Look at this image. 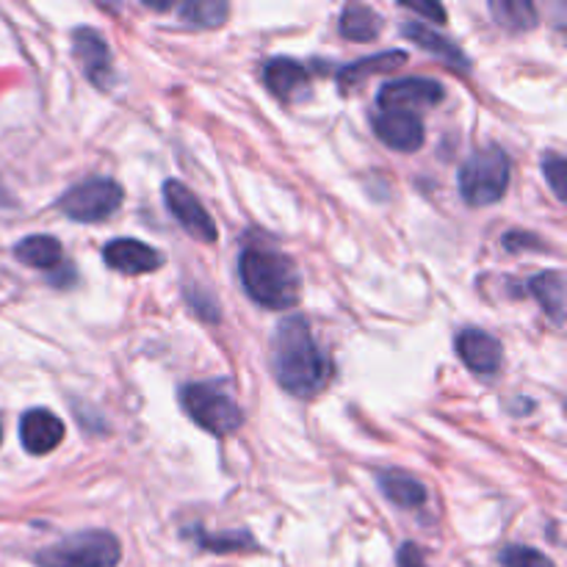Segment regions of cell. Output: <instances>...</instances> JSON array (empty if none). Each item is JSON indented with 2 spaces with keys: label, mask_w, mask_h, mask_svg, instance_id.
<instances>
[{
  "label": "cell",
  "mask_w": 567,
  "mask_h": 567,
  "mask_svg": "<svg viewBox=\"0 0 567 567\" xmlns=\"http://www.w3.org/2000/svg\"><path fill=\"white\" fill-rule=\"evenodd\" d=\"M164 199L169 214L181 221V227L188 233V236L197 238V241L203 244H216L219 230H216L214 219H210V214L205 210V205L199 203L197 194H194L192 188L183 186L181 181H166Z\"/></svg>",
  "instance_id": "cell-7"
},
{
  "label": "cell",
  "mask_w": 567,
  "mask_h": 567,
  "mask_svg": "<svg viewBox=\"0 0 567 567\" xmlns=\"http://www.w3.org/2000/svg\"><path fill=\"white\" fill-rule=\"evenodd\" d=\"M20 441L28 454H50L64 441V424L50 410H28L20 419Z\"/></svg>",
  "instance_id": "cell-13"
},
{
  "label": "cell",
  "mask_w": 567,
  "mask_h": 567,
  "mask_svg": "<svg viewBox=\"0 0 567 567\" xmlns=\"http://www.w3.org/2000/svg\"><path fill=\"white\" fill-rule=\"evenodd\" d=\"M125 192L111 177H89L59 197V210L81 225H97L120 210Z\"/></svg>",
  "instance_id": "cell-6"
},
{
  "label": "cell",
  "mask_w": 567,
  "mask_h": 567,
  "mask_svg": "<svg viewBox=\"0 0 567 567\" xmlns=\"http://www.w3.org/2000/svg\"><path fill=\"white\" fill-rule=\"evenodd\" d=\"M0 437H3V430H0Z\"/></svg>",
  "instance_id": "cell-29"
},
{
  "label": "cell",
  "mask_w": 567,
  "mask_h": 567,
  "mask_svg": "<svg viewBox=\"0 0 567 567\" xmlns=\"http://www.w3.org/2000/svg\"><path fill=\"white\" fill-rule=\"evenodd\" d=\"M404 61H408V53H404V50H385V53H377V55H369V59H360V61H354V64L343 66V70L338 72V86H341V92H352V89H358L360 83L365 81V78L380 75V72L399 70Z\"/></svg>",
  "instance_id": "cell-15"
},
{
  "label": "cell",
  "mask_w": 567,
  "mask_h": 567,
  "mask_svg": "<svg viewBox=\"0 0 567 567\" xmlns=\"http://www.w3.org/2000/svg\"><path fill=\"white\" fill-rule=\"evenodd\" d=\"M103 260L109 264V269L136 277L158 271L161 264H164V255L150 247V244L136 241V238H114V241L105 244Z\"/></svg>",
  "instance_id": "cell-11"
},
{
  "label": "cell",
  "mask_w": 567,
  "mask_h": 567,
  "mask_svg": "<svg viewBox=\"0 0 567 567\" xmlns=\"http://www.w3.org/2000/svg\"><path fill=\"white\" fill-rule=\"evenodd\" d=\"M454 349H457L460 360L480 377H493L504 363L502 343L482 330L460 332L457 341H454Z\"/></svg>",
  "instance_id": "cell-12"
},
{
  "label": "cell",
  "mask_w": 567,
  "mask_h": 567,
  "mask_svg": "<svg viewBox=\"0 0 567 567\" xmlns=\"http://www.w3.org/2000/svg\"><path fill=\"white\" fill-rule=\"evenodd\" d=\"M402 33L408 39H413L415 44H421L426 53H432V55H437L441 61H446V64L454 66V70H468V59L463 55V50H460L452 39L443 37V33H435V28L408 20L402 25Z\"/></svg>",
  "instance_id": "cell-16"
},
{
  "label": "cell",
  "mask_w": 567,
  "mask_h": 567,
  "mask_svg": "<svg viewBox=\"0 0 567 567\" xmlns=\"http://www.w3.org/2000/svg\"><path fill=\"white\" fill-rule=\"evenodd\" d=\"M271 365L280 388L291 396L313 399L330 385L332 363L316 343L308 319L302 316H288L275 330Z\"/></svg>",
  "instance_id": "cell-1"
},
{
  "label": "cell",
  "mask_w": 567,
  "mask_h": 567,
  "mask_svg": "<svg viewBox=\"0 0 567 567\" xmlns=\"http://www.w3.org/2000/svg\"><path fill=\"white\" fill-rule=\"evenodd\" d=\"M72 50H75V59L81 61L83 75L100 89V92H109L114 86V64H111V50L109 42L100 31L94 28H78L72 33Z\"/></svg>",
  "instance_id": "cell-9"
},
{
  "label": "cell",
  "mask_w": 567,
  "mask_h": 567,
  "mask_svg": "<svg viewBox=\"0 0 567 567\" xmlns=\"http://www.w3.org/2000/svg\"><path fill=\"white\" fill-rule=\"evenodd\" d=\"M181 404L197 426L216 437L241 430L244 413L221 382H192L181 391Z\"/></svg>",
  "instance_id": "cell-3"
},
{
  "label": "cell",
  "mask_w": 567,
  "mask_h": 567,
  "mask_svg": "<svg viewBox=\"0 0 567 567\" xmlns=\"http://www.w3.org/2000/svg\"><path fill=\"white\" fill-rule=\"evenodd\" d=\"M177 14L194 28H219L230 14V6L221 0H192V3L177 6Z\"/></svg>",
  "instance_id": "cell-22"
},
{
  "label": "cell",
  "mask_w": 567,
  "mask_h": 567,
  "mask_svg": "<svg viewBox=\"0 0 567 567\" xmlns=\"http://www.w3.org/2000/svg\"><path fill=\"white\" fill-rule=\"evenodd\" d=\"M14 258L20 264L31 266V269L53 271L59 269L61 258H64V249H61L59 238L53 236H28L14 247Z\"/></svg>",
  "instance_id": "cell-17"
},
{
  "label": "cell",
  "mask_w": 567,
  "mask_h": 567,
  "mask_svg": "<svg viewBox=\"0 0 567 567\" xmlns=\"http://www.w3.org/2000/svg\"><path fill=\"white\" fill-rule=\"evenodd\" d=\"M122 548L111 532H78L33 557L37 567H116Z\"/></svg>",
  "instance_id": "cell-4"
},
{
  "label": "cell",
  "mask_w": 567,
  "mask_h": 567,
  "mask_svg": "<svg viewBox=\"0 0 567 567\" xmlns=\"http://www.w3.org/2000/svg\"><path fill=\"white\" fill-rule=\"evenodd\" d=\"M498 559H502L504 567H557L546 554L526 546H507L498 554Z\"/></svg>",
  "instance_id": "cell-24"
},
{
  "label": "cell",
  "mask_w": 567,
  "mask_h": 567,
  "mask_svg": "<svg viewBox=\"0 0 567 567\" xmlns=\"http://www.w3.org/2000/svg\"><path fill=\"white\" fill-rule=\"evenodd\" d=\"M446 92L432 78H402V81H391L380 89L377 94V105L380 111H410L415 114L419 109H432V105L443 103Z\"/></svg>",
  "instance_id": "cell-8"
},
{
  "label": "cell",
  "mask_w": 567,
  "mask_h": 567,
  "mask_svg": "<svg viewBox=\"0 0 567 567\" xmlns=\"http://www.w3.org/2000/svg\"><path fill=\"white\" fill-rule=\"evenodd\" d=\"M396 563L399 567H426L424 554H421V548L413 546V543H404V546L399 548Z\"/></svg>",
  "instance_id": "cell-26"
},
{
  "label": "cell",
  "mask_w": 567,
  "mask_h": 567,
  "mask_svg": "<svg viewBox=\"0 0 567 567\" xmlns=\"http://www.w3.org/2000/svg\"><path fill=\"white\" fill-rule=\"evenodd\" d=\"M382 31V17L369 6L352 3L341 11V33L352 42H374Z\"/></svg>",
  "instance_id": "cell-20"
},
{
  "label": "cell",
  "mask_w": 567,
  "mask_h": 567,
  "mask_svg": "<svg viewBox=\"0 0 567 567\" xmlns=\"http://www.w3.org/2000/svg\"><path fill=\"white\" fill-rule=\"evenodd\" d=\"M264 83L280 100H299L310 86L308 66L297 59H271L264 66Z\"/></svg>",
  "instance_id": "cell-14"
},
{
  "label": "cell",
  "mask_w": 567,
  "mask_h": 567,
  "mask_svg": "<svg viewBox=\"0 0 567 567\" xmlns=\"http://www.w3.org/2000/svg\"><path fill=\"white\" fill-rule=\"evenodd\" d=\"M402 9H410L413 14L430 17L432 22H446V11H443V6L437 3H402Z\"/></svg>",
  "instance_id": "cell-27"
},
{
  "label": "cell",
  "mask_w": 567,
  "mask_h": 567,
  "mask_svg": "<svg viewBox=\"0 0 567 567\" xmlns=\"http://www.w3.org/2000/svg\"><path fill=\"white\" fill-rule=\"evenodd\" d=\"M371 125H374L377 138L391 150H399V153H415V150L424 147L426 133L419 114H410V111H377L371 116Z\"/></svg>",
  "instance_id": "cell-10"
},
{
  "label": "cell",
  "mask_w": 567,
  "mask_h": 567,
  "mask_svg": "<svg viewBox=\"0 0 567 567\" xmlns=\"http://www.w3.org/2000/svg\"><path fill=\"white\" fill-rule=\"evenodd\" d=\"M491 14L496 17V22L507 31H529L537 25V9L526 0H502V3H491Z\"/></svg>",
  "instance_id": "cell-21"
},
{
  "label": "cell",
  "mask_w": 567,
  "mask_h": 567,
  "mask_svg": "<svg viewBox=\"0 0 567 567\" xmlns=\"http://www.w3.org/2000/svg\"><path fill=\"white\" fill-rule=\"evenodd\" d=\"M14 203V199H11V194H9V188L3 186V183H0V208H9V205Z\"/></svg>",
  "instance_id": "cell-28"
},
{
  "label": "cell",
  "mask_w": 567,
  "mask_h": 567,
  "mask_svg": "<svg viewBox=\"0 0 567 567\" xmlns=\"http://www.w3.org/2000/svg\"><path fill=\"white\" fill-rule=\"evenodd\" d=\"M238 277L252 302L269 310H288L299 302V271L291 258L275 249H244L238 258Z\"/></svg>",
  "instance_id": "cell-2"
},
{
  "label": "cell",
  "mask_w": 567,
  "mask_h": 567,
  "mask_svg": "<svg viewBox=\"0 0 567 567\" xmlns=\"http://www.w3.org/2000/svg\"><path fill=\"white\" fill-rule=\"evenodd\" d=\"M529 293L540 302L546 316H551L554 324L565 321V275L563 271H543L529 280Z\"/></svg>",
  "instance_id": "cell-19"
},
{
  "label": "cell",
  "mask_w": 567,
  "mask_h": 567,
  "mask_svg": "<svg viewBox=\"0 0 567 567\" xmlns=\"http://www.w3.org/2000/svg\"><path fill=\"white\" fill-rule=\"evenodd\" d=\"M543 172H546L548 186H551V192L557 194V199H565V197H567V192H565V172H567V164H565L563 155L548 153L546 158H543Z\"/></svg>",
  "instance_id": "cell-25"
},
{
  "label": "cell",
  "mask_w": 567,
  "mask_h": 567,
  "mask_svg": "<svg viewBox=\"0 0 567 567\" xmlns=\"http://www.w3.org/2000/svg\"><path fill=\"white\" fill-rule=\"evenodd\" d=\"M194 540L199 543V548L214 554H236V551H255L258 543L247 532H219V535H203L199 529H194Z\"/></svg>",
  "instance_id": "cell-23"
},
{
  "label": "cell",
  "mask_w": 567,
  "mask_h": 567,
  "mask_svg": "<svg viewBox=\"0 0 567 567\" xmlns=\"http://www.w3.org/2000/svg\"><path fill=\"white\" fill-rule=\"evenodd\" d=\"M509 175V155L502 147H485L460 169V194L468 205H496L507 194Z\"/></svg>",
  "instance_id": "cell-5"
},
{
  "label": "cell",
  "mask_w": 567,
  "mask_h": 567,
  "mask_svg": "<svg viewBox=\"0 0 567 567\" xmlns=\"http://www.w3.org/2000/svg\"><path fill=\"white\" fill-rule=\"evenodd\" d=\"M380 491L388 502H393L402 509H419L426 504V487L410 474H402V471L380 474Z\"/></svg>",
  "instance_id": "cell-18"
}]
</instances>
